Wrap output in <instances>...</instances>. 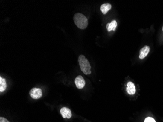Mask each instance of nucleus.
<instances>
[{"mask_svg":"<svg viewBox=\"0 0 163 122\" xmlns=\"http://www.w3.org/2000/svg\"><path fill=\"white\" fill-rule=\"evenodd\" d=\"M0 122H10L9 121L5 119V118H3V117H1L0 118Z\"/></svg>","mask_w":163,"mask_h":122,"instance_id":"nucleus-12","label":"nucleus"},{"mask_svg":"<svg viewBox=\"0 0 163 122\" xmlns=\"http://www.w3.org/2000/svg\"><path fill=\"white\" fill-rule=\"evenodd\" d=\"M7 83L5 79L3 78L2 77H0V92H4L7 88Z\"/></svg>","mask_w":163,"mask_h":122,"instance_id":"nucleus-10","label":"nucleus"},{"mask_svg":"<svg viewBox=\"0 0 163 122\" xmlns=\"http://www.w3.org/2000/svg\"><path fill=\"white\" fill-rule=\"evenodd\" d=\"M75 83L76 86L79 89H82L85 86V80H84L83 77L82 76H78L76 78L75 80Z\"/></svg>","mask_w":163,"mask_h":122,"instance_id":"nucleus-4","label":"nucleus"},{"mask_svg":"<svg viewBox=\"0 0 163 122\" xmlns=\"http://www.w3.org/2000/svg\"><path fill=\"white\" fill-rule=\"evenodd\" d=\"M144 122H155V120L153 118H151V117H147L146 118L145 120H144Z\"/></svg>","mask_w":163,"mask_h":122,"instance_id":"nucleus-11","label":"nucleus"},{"mask_svg":"<svg viewBox=\"0 0 163 122\" xmlns=\"http://www.w3.org/2000/svg\"><path fill=\"white\" fill-rule=\"evenodd\" d=\"M29 94L32 98L38 99L42 96V91L41 89L39 88H34L30 90Z\"/></svg>","mask_w":163,"mask_h":122,"instance_id":"nucleus-3","label":"nucleus"},{"mask_svg":"<svg viewBox=\"0 0 163 122\" xmlns=\"http://www.w3.org/2000/svg\"><path fill=\"white\" fill-rule=\"evenodd\" d=\"M162 29H163V28H162Z\"/></svg>","mask_w":163,"mask_h":122,"instance_id":"nucleus-13","label":"nucleus"},{"mask_svg":"<svg viewBox=\"0 0 163 122\" xmlns=\"http://www.w3.org/2000/svg\"><path fill=\"white\" fill-rule=\"evenodd\" d=\"M111 8H112V5L109 3H106L101 5L100 10L103 14H106L107 12L109 10H110Z\"/></svg>","mask_w":163,"mask_h":122,"instance_id":"nucleus-8","label":"nucleus"},{"mask_svg":"<svg viewBox=\"0 0 163 122\" xmlns=\"http://www.w3.org/2000/svg\"><path fill=\"white\" fill-rule=\"evenodd\" d=\"M73 20L76 26L80 29H85L88 27V19L82 14L76 13L73 17Z\"/></svg>","mask_w":163,"mask_h":122,"instance_id":"nucleus-1","label":"nucleus"},{"mask_svg":"<svg viewBox=\"0 0 163 122\" xmlns=\"http://www.w3.org/2000/svg\"><path fill=\"white\" fill-rule=\"evenodd\" d=\"M78 62L82 71L85 75L91 74V66L88 59L85 56L81 55L78 58Z\"/></svg>","mask_w":163,"mask_h":122,"instance_id":"nucleus-2","label":"nucleus"},{"mask_svg":"<svg viewBox=\"0 0 163 122\" xmlns=\"http://www.w3.org/2000/svg\"><path fill=\"white\" fill-rule=\"evenodd\" d=\"M150 47L147 45H146L142 48L140 51L139 58L141 59H143L146 56H147L149 52H150Z\"/></svg>","mask_w":163,"mask_h":122,"instance_id":"nucleus-6","label":"nucleus"},{"mask_svg":"<svg viewBox=\"0 0 163 122\" xmlns=\"http://www.w3.org/2000/svg\"><path fill=\"white\" fill-rule=\"evenodd\" d=\"M127 92L130 95H134L136 92V88L135 85L131 82H130L127 84Z\"/></svg>","mask_w":163,"mask_h":122,"instance_id":"nucleus-7","label":"nucleus"},{"mask_svg":"<svg viewBox=\"0 0 163 122\" xmlns=\"http://www.w3.org/2000/svg\"><path fill=\"white\" fill-rule=\"evenodd\" d=\"M60 113L62 117L64 118L70 119L71 117V112L68 108H65V107L62 108L60 110Z\"/></svg>","mask_w":163,"mask_h":122,"instance_id":"nucleus-5","label":"nucleus"},{"mask_svg":"<svg viewBox=\"0 0 163 122\" xmlns=\"http://www.w3.org/2000/svg\"><path fill=\"white\" fill-rule=\"evenodd\" d=\"M117 23L115 20H113L110 23H107L106 25V28L108 31L110 32L112 30H115L116 28Z\"/></svg>","mask_w":163,"mask_h":122,"instance_id":"nucleus-9","label":"nucleus"}]
</instances>
